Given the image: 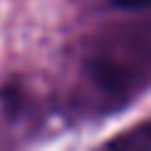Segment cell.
Returning <instances> with one entry per match:
<instances>
[{"mask_svg":"<svg viewBox=\"0 0 151 151\" xmlns=\"http://www.w3.org/2000/svg\"><path fill=\"white\" fill-rule=\"evenodd\" d=\"M103 151H151V119L111 139Z\"/></svg>","mask_w":151,"mask_h":151,"instance_id":"6da1fadb","label":"cell"},{"mask_svg":"<svg viewBox=\"0 0 151 151\" xmlns=\"http://www.w3.org/2000/svg\"><path fill=\"white\" fill-rule=\"evenodd\" d=\"M119 5H124V8H146V5H151V0H116Z\"/></svg>","mask_w":151,"mask_h":151,"instance_id":"7a4b0ae2","label":"cell"}]
</instances>
